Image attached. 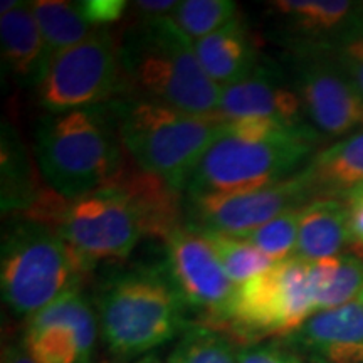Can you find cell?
Segmentation results:
<instances>
[{"mask_svg": "<svg viewBox=\"0 0 363 363\" xmlns=\"http://www.w3.org/2000/svg\"><path fill=\"white\" fill-rule=\"evenodd\" d=\"M323 138L308 123L225 121L224 130L190 175L184 195L238 194L278 184L305 169L321 150Z\"/></svg>", "mask_w": 363, "mask_h": 363, "instance_id": "6da1fadb", "label": "cell"}, {"mask_svg": "<svg viewBox=\"0 0 363 363\" xmlns=\"http://www.w3.org/2000/svg\"><path fill=\"white\" fill-rule=\"evenodd\" d=\"M94 308L110 355L135 362L177 342L194 323L165 267H130L99 281Z\"/></svg>", "mask_w": 363, "mask_h": 363, "instance_id": "7a4b0ae2", "label": "cell"}, {"mask_svg": "<svg viewBox=\"0 0 363 363\" xmlns=\"http://www.w3.org/2000/svg\"><path fill=\"white\" fill-rule=\"evenodd\" d=\"M34 157L45 185L66 201L108 187L128 160L110 104L45 113L35 123Z\"/></svg>", "mask_w": 363, "mask_h": 363, "instance_id": "3957f363", "label": "cell"}, {"mask_svg": "<svg viewBox=\"0 0 363 363\" xmlns=\"http://www.w3.org/2000/svg\"><path fill=\"white\" fill-rule=\"evenodd\" d=\"M126 93L194 115H217L220 88L206 74L172 17L135 19L120 34Z\"/></svg>", "mask_w": 363, "mask_h": 363, "instance_id": "277c9868", "label": "cell"}, {"mask_svg": "<svg viewBox=\"0 0 363 363\" xmlns=\"http://www.w3.org/2000/svg\"><path fill=\"white\" fill-rule=\"evenodd\" d=\"M110 106L130 160L182 194L225 126L219 115H194L130 93Z\"/></svg>", "mask_w": 363, "mask_h": 363, "instance_id": "5b68a950", "label": "cell"}, {"mask_svg": "<svg viewBox=\"0 0 363 363\" xmlns=\"http://www.w3.org/2000/svg\"><path fill=\"white\" fill-rule=\"evenodd\" d=\"M88 274L54 227L16 217L2 235V301L17 318H30Z\"/></svg>", "mask_w": 363, "mask_h": 363, "instance_id": "8992f818", "label": "cell"}, {"mask_svg": "<svg viewBox=\"0 0 363 363\" xmlns=\"http://www.w3.org/2000/svg\"><path fill=\"white\" fill-rule=\"evenodd\" d=\"M315 313L310 262L289 257L238 286L220 331L239 345L281 340Z\"/></svg>", "mask_w": 363, "mask_h": 363, "instance_id": "52a82bcc", "label": "cell"}, {"mask_svg": "<svg viewBox=\"0 0 363 363\" xmlns=\"http://www.w3.org/2000/svg\"><path fill=\"white\" fill-rule=\"evenodd\" d=\"M125 93L120 34L113 29H94L79 44L56 54L35 88L45 113L103 106Z\"/></svg>", "mask_w": 363, "mask_h": 363, "instance_id": "ba28073f", "label": "cell"}, {"mask_svg": "<svg viewBox=\"0 0 363 363\" xmlns=\"http://www.w3.org/2000/svg\"><path fill=\"white\" fill-rule=\"evenodd\" d=\"M54 229L88 274L103 261L126 259L145 238L135 202L113 184L72 201L65 199Z\"/></svg>", "mask_w": 363, "mask_h": 363, "instance_id": "9c48e42d", "label": "cell"}, {"mask_svg": "<svg viewBox=\"0 0 363 363\" xmlns=\"http://www.w3.org/2000/svg\"><path fill=\"white\" fill-rule=\"evenodd\" d=\"M289 78L303 116L325 138L363 130V96L340 66L333 49L289 52Z\"/></svg>", "mask_w": 363, "mask_h": 363, "instance_id": "30bf717a", "label": "cell"}, {"mask_svg": "<svg viewBox=\"0 0 363 363\" xmlns=\"http://www.w3.org/2000/svg\"><path fill=\"white\" fill-rule=\"evenodd\" d=\"M165 272L175 291L197 316L195 323L220 330L235 294V286L201 230L182 225L165 239Z\"/></svg>", "mask_w": 363, "mask_h": 363, "instance_id": "8fae6325", "label": "cell"}, {"mask_svg": "<svg viewBox=\"0 0 363 363\" xmlns=\"http://www.w3.org/2000/svg\"><path fill=\"white\" fill-rule=\"evenodd\" d=\"M313 201L305 174L298 172L278 184L238 194L185 197V225L201 233L246 238L289 208Z\"/></svg>", "mask_w": 363, "mask_h": 363, "instance_id": "7c38bea8", "label": "cell"}, {"mask_svg": "<svg viewBox=\"0 0 363 363\" xmlns=\"http://www.w3.org/2000/svg\"><path fill=\"white\" fill-rule=\"evenodd\" d=\"M99 340L96 308L79 286L27 318L21 342L35 363H94Z\"/></svg>", "mask_w": 363, "mask_h": 363, "instance_id": "4fadbf2b", "label": "cell"}, {"mask_svg": "<svg viewBox=\"0 0 363 363\" xmlns=\"http://www.w3.org/2000/svg\"><path fill=\"white\" fill-rule=\"evenodd\" d=\"M269 34L289 49H337L363 33V4L348 0H272L266 4Z\"/></svg>", "mask_w": 363, "mask_h": 363, "instance_id": "5bb4252c", "label": "cell"}, {"mask_svg": "<svg viewBox=\"0 0 363 363\" xmlns=\"http://www.w3.org/2000/svg\"><path fill=\"white\" fill-rule=\"evenodd\" d=\"M217 115L225 121L264 120L284 126L306 123L289 74L264 59L242 79L220 88Z\"/></svg>", "mask_w": 363, "mask_h": 363, "instance_id": "9a60e30c", "label": "cell"}, {"mask_svg": "<svg viewBox=\"0 0 363 363\" xmlns=\"http://www.w3.org/2000/svg\"><path fill=\"white\" fill-rule=\"evenodd\" d=\"M284 340L305 363H363V305L315 313Z\"/></svg>", "mask_w": 363, "mask_h": 363, "instance_id": "2e32d148", "label": "cell"}, {"mask_svg": "<svg viewBox=\"0 0 363 363\" xmlns=\"http://www.w3.org/2000/svg\"><path fill=\"white\" fill-rule=\"evenodd\" d=\"M2 62L11 78L24 88H38L52 56L48 51L30 2H19L0 13Z\"/></svg>", "mask_w": 363, "mask_h": 363, "instance_id": "e0dca14e", "label": "cell"}, {"mask_svg": "<svg viewBox=\"0 0 363 363\" xmlns=\"http://www.w3.org/2000/svg\"><path fill=\"white\" fill-rule=\"evenodd\" d=\"M202 69L219 88L247 76L261 62V44L242 16L217 33L194 40Z\"/></svg>", "mask_w": 363, "mask_h": 363, "instance_id": "ac0fdd59", "label": "cell"}, {"mask_svg": "<svg viewBox=\"0 0 363 363\" xmlns=\"http://www.w3.org/2000/svg\"><path fill=\"white\" fill-rule=\"evenodd\" d=\"M313 201L343 199L363 185V130L321 148L303 169Z\"/></svg>", "mask_w": 363, "mask_h": 363, "instance_id": "d6986e66", "label": "cell"}, {"mask_svg": "<svg viewBox=\"0 0 363 363\" xmlns=\"http://www.w3.org/2000/svg\"><path fill=\"white\" fill-rule=\"evenodd\" d=\"M350 244V220L343 199H315L301 208L294 257L311 264L342 254Z\"/></svg>", "mask_w": 363, "mask_h": 363, "instance_id": "ffe728a7", "label": "cell"}, {"mask_svg": "<svg viewBox=\"0 0 363 363\" xmlns=\"http://www.w3.org/2000/svg\"><path fill=\"white\" fill-rule=\"evenodd\" d=\"M316 313L358 301L363 293V251L347 249L310 264Z\"/></svg>", "mask_w": 363, "mask_h": 363, "instance_id": "44dd1931", "label": "cell"}, {"mask_svg": "<svg viewBox=\"0 0 363 363\" xmlns=\"http://www.w3.org/2000/svg\"><path fill=\"white\" fill-rule=\"evenodd\" d=\"M30 7H33L40 35L52 57L79 44L94 30L81 12L79 2L35 0V2H30Z\"/></svg>", "mask_w": 363, "mask_h": 363, "instance_id": "7402d4cb", "label": "cell"}, {"mask_svg": "<svg viewBox=\"0 0 363 363\" xmlns=\"http://www.w3.org/2000/svg\"><path fill=\"white\" fill-rule=\"evenodd\" d=\"M169 363H239L238 345L224 331L192 323L177 340Z\"/></svg>", "mask_w": 363, "mask_h": 363, "instance_id": "603a6c76", "label": "cell"}, {"mask_svg": "<svg viewBox=\"0 0 363 363\" xmlns=\"http://www.w3.org/2000/svg\"><path fill=\"white\" fill-rule=\"evenodd\" d=\"M202 234L212 244L222 267L235 286L244 284L246 281L261 274L274 264L266 254H262L246 238H235V235L217 233Z\"/></svg>", "mask_w": 363, "mask_h": 363, "instance_id": "cb8c5ba5", "label": "cell"}, {"mask_svg": "<svg viewBox=\"0 0 363 363\" xmlns=\"http://www.w3.org/2000/svg\"><path fill=\"white\" fill-rule=\"evenodd\" d=\"M239 16L233 0H184L177 6L172 21L192 40H199L230 24Z\"/></svg>", "mask_w": 363, "mask_h": 363, "instance_id": "d4e9b609", "label": "cell"}, {"mask_svg": "<svg viewBox=\"0 0 363 363\" xmlns=\"http://www.w3.org/2000/svg\"><path fill=\"white\" fill-rule=\"evenodd\" d=\"M301 208H289L274 219L266 222L259 229L252 230L246 235L249 242L262 254H266L272 262L286 261L294 257L298 246V230H299V216Z\"/></svg>", "mask_w": 363, "mask_h": 363, "instance_id": "484cf974", "label": "cell"}, {"mask_svg": "<svg viewBox=\"0 0 363 363\" xmlns=\"http://www.w3.org/2000/svg\"><path fill=\"white\" fill-rule=\"evenodd\" d=\"M239 363H305L284 340L238 345Z\"/></svg>", "mask_w": 363, "mask_h": 363, "instance_id": "4316f807", "label": "cell"}, {"mask_svg": "<svg viewBox=\"0 0 363 363\" xmlns=\"http://www.w3.org/2000/svg\"><path fill=\"white\" fill-rule=\"evenodd\" d=\"M126 0H81L79 7L93 29H111L128 12Z\"/></svg>", "mask_w": 363, "mask_h": 363, "instance_id": "83f0119b", "label": "cell"}, {"mask_svg": "<svg viewBox=\"0 0 363 363\" xmlns=\"http://www.w3.org/2000/svg\"><path fill=\"white\" fill-rule=\"evenodd\" d=\"M333 52L340 66L363 96V33L345 40L337 49H333Z\"/></svg>", "mask_w": 363, "mask_h": 363, "instance_id": "f1b7e54d", "label": "cell"}, {"mask_svg": "<svg viewBox=\"0 0 363 363\" xmlns=\"http://www.w3.org/2000/svg\"><path fill=\"white\" fill-rule=\"evenodd\" d=\"M343 201L348 208L353 246L363 251V185L345 195Z\"/></svg>", "mask_w": 363, "mask_h": 363, "instance_id": "f546056e", "label": "cell"}, {"mask_svg": "<svg viewBox=\"0 0 363 363\" xmlns=\"http://www.w3.org/2000/svg\"><path fill=\"white\" fill-rule=\"evenodd\" d=\"M136 12V19H160L174 16L179 2L174 0H138L131 4Z\"/></svg>", "mask_w": 363, "mask_h": 363, "instance_id": "4dcf8cb0", "label": "cell"}, {"mask_svg": "<svg viewBox=\"0 0 363 363\" xmlns=\"http://www.w3.org/2000/svg\"><path fill=\"white\" fill-rule=\"evenodd\" d=\"M0 363H35L24 348L22 342L9 343L2 350V362Z\"/></svg>", "mask_w": 363, "mask_h": 363, "instance_id": "1f68e13d", "label": "cell"}, {"mask_svg": "<svg viewBox=\"0 0 363 363\" xmlns=\"http://www.w3.org/2000/svg\"><path fill=\"white\" fill-rule=\"evenodd\" d=\"M131 363H169V360H163V358L155 355V353H150V355H145V357L138 358V360H135Z\"/></svg>", "mask_w": 363, "mask_h": 363, "instance_id": "d6a6232c", "label": "cell"}, {"mask_svg": "<svg viewBox=\"0 0 363 363\" xmlns=\"http://www.w3.org/2000/svg\"><path fill=\"white\" fill-rule=\"evenodd\" d=\"M358 301H360L362 305H363V293H362V296H360V299H358Z\"/></svg>", "mask_w": 363, "mask_h": 363, "instance_id": "836d02e7", "label": "cell"}]
</instances>
